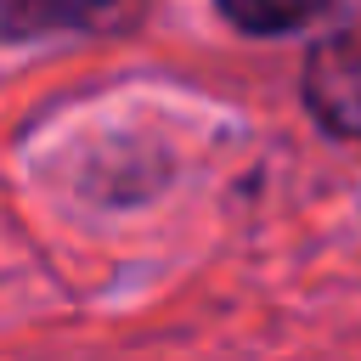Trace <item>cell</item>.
<instances>
[{
    "mask_svg": "<svg viewBox=\"0 0 361 361\" xmlns=\"http://www.w3.org/2000/svg\"><path fill=\"white\" fill-rule=\"evenodd\" d=\"M214 6H220L226 23L243 28V34H293V28H305L327 0H214Z\"/></svg>",
    "mask_w": 361,
    "mask_h": 361,
    "instance_id": "3957f363",
    "label": "cell"
},
{
    "mask_svg": "<svg viewBox=\"0 0 361 361\" xmlns=\"http://www.w3.org/2000/svg\"><path fill=\"white\" fill-rule=\"evenodd\" d=\"M113 0H0V39H45L62 28H85Z\"/></svg>",
    "mask_w": 361,
    "mask_h": 361,
    "instance_id": "7a4b0ae2",
    "label": "cell"
},
{
    "mask_svg": "<svg viewBox=\"0 0 361 361\" xmlns=\"http://www.w3.org/2000/svg\"><path fill=\"white\" fill-rule=\"evenodd\" d=\"M305 102L333 135L361 141V28H344V34H333L310 51Z\"/></svg>",
    "mask_w": 361,
    "mask_h": 361,
    "instance_id": "6da1fadb",
    "label": "cell"
}]
</instances>
